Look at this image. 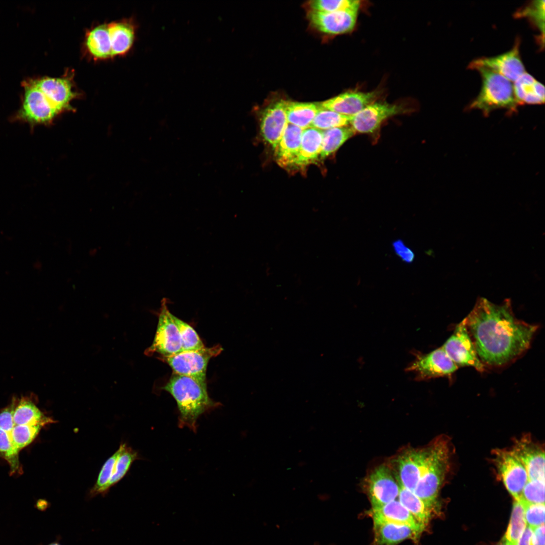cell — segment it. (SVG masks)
<instances>
[{"label": "cell", "mask_w": 545, "mask_h": 545, "mask_svg": "<svg viewBox=\"0 0 545 545\" xmlns=\"http://www.w3.org/2000/svg\"><path fill=\"white\" fill-rule=\"evenodd\" d=\"M322 139L321 130L311 127L303 130L300 147L295 167H306L315 162L320 157Z\"/></svg>", "instance_id": "24"}, {"label": "cell", "mask_w": 545, "mask_h": 545, "mask_svg": "<svg viewBox=\"0 0 545 545\" xmlns=\"http://www.w3.org/2000/svg\"><path fill=\"white\" fill-rule=\"evenodd\" d=\"M526 526L523 505L514 500L509 525L502 541L507 545H517Z\"/></svg>", "instance_id": "31"}, {"label": "cell", "mask_w": 545, "mask_h": 545, "mask_svg": "<svg viewBox=\"0 0 545 545\" xmlns=\"http://www.w3.org/2000/svg\"><path fill=\"white\" fill-rule=\"evenodd\" d=\"M397 499L425 530L430 520L433 507L427 504L413 492L401 485Z\"/></svg>", "instance_id": "25"}, {"label": "cell", "mask_w": 545, "mask_h": 545, "mask_svg": "<svg viewBox=\"0 0 545 545\" xmlns=\"http://www.w3.org/2000/svg\"><path fill=\"white\" fill-rule=\"evenodd\" d=\"M286 101H277L263 112L260 130L264 139L275 149L288 125Z\"/></svg>", "instance_id": "17"}, {"label": "cell", "mask_w": 545, "mask_h": 545, "mask_svg": "<svg viewBox=\"0 0 545 545\" xmlns=\"http://www.w3.org/2000/svg\"><path fill=\"white\" fill-rule=\"evenodd\" d=\"M375 92L350 91L340 94L321 102V107L342 115L353 117L374 102Z\"/></svg>", "instance_id": "18"}, {"label": "cell", "mask_w": 545, "mask_h": 545, "mask_svg": "<svg viewBox=\"0 0 545 545\" xmlns=\"http://www.w3.org/2000/svg\"><path fill=\"white\" fill-rule=\"evenodd\" d=\"M531 545H544V524L533 529Z\"/></svg>", "instance_id": "43"}, {"label": "cell", "mask_w": 545, "mask_h": 545, "mask_svg": "<svg viewBox=\"0 0 545 545\" xmlns=\"http://www.w3.org/2000/svg\"><path fill=\"white\" fill-rule=\"evenodd\" d=\"M137 453L126 444L118 458L113 469V474L106 486L107 491L121 480L128 471L132 463L137 459Z\"/></svg>", "instance_id": "34"}, {"label": "cell", "mask_w": 545, "mask_h": 545, "mask_svg": "<svg viewBox=\"0 0 545 545\" xmlns=\"http://www.w3.org/2000/svg\"><path fill=\"white\" fill-rule=\"evenodd\" d=\"M482 79L480 91L468 108L481 111L487 116L497 109L505 108L510 113L516 112L519 105L516 99L513 83L490 69L477 67Z\"/></svg>", "instance_id": "4"}, {"label": "cell", "mask_w": 545, "mask_h": 545, "mask_svg": "<svg viewBox=\"0 0 545 545\" xmlns=\"http://www.w3.org/2000/svg\"><path fill=\"white\" fill-rule=\"evenodd\" d=\"M366 514L373 522L408 525L420 535L424 530L398 499L377 508H371Z\"/></svg>", "instance_id": "20"}, {"label": "cell", "mask_w": 545, "mask_h": 545, "mask_svg": "<svg viewBox=\"0 0 545 545\" xmlns=\"http://www.w3.org/2000/svg\"><path fill=\"white\" fill-rule=\"evenodd\" d=\"M24 99L20 117L33 123H45L51 121L59 113L50 103L33 80L24 81Z\"/></svg>", "instance_id": "14"}, {"label": "cell", "mask_w": 545, "mask_h": 545, "mask_svg": "<svg viewBox=\"0 0 545 545\" xmlns=\"http://www.w3.org/2000/svg\"><path fill=\"white\" fill-rule=\"evenodd\" d=\"M533 529L527 526L521 536L518 540L517 545H531V538Z\"/></svg>", "instance_id": "44"}, {"label": "cell", "mask_w": 545, "mask_h": 545, "mask_svg": "<svg viewBox=\"0 0 545 545\" xmlns=\"http://www.w3.org/2000/svg\"><path fill=\"white\" fill-rule=\"evenodd\" d=\"M358 12H323L311 10L308 16L313 25L320 31L330 34H339L349 32L354 29Z\"/></svg>", "instance_id": "16"}, {"label": "cell", "mask_w": 545, "mask_h": 545, "mask_svg": "<svg viewBox=\"0 0 545 545\" xmlns=\"http://www.w3.org/2000/svg\"><path fill=\"white\" fill-rule=\"evenodd\" d=\"M48 545H62V544L60 543L59 541H54L53 542H51V543H49Z\"/></svg>", "instance_id": "45"}, {"label": "cell", "mask_w": 545, "mask_h": 545, "mask_svg": "<svg viewBox=\"0 0 545 545\" xmlns=\"http://www.w3.org/2000/svg\"><path fill=\"white\" fill-rule=\"evenodd\" d=\"M520 40H516L513 48L508 51L492 57H482L472 61L468 68L475 69L484 67L504 76L513 83L525 72L519 52Z\"/></svg>", "instance_id": "13"}, {"label": "cell", "mask_w": 545, "mask_h": 545, "mask_svg": "<svg viewBox=\"0 0 545 545\" xmlns=\"http://www.w3.org/2000/svg\"><path fill=\"white\" fill-rule=\"evenodd\" d=\"M544 480L528 479L518 500L524 503L544 504Z\"/></svg>", "instance_id": "39"}, {"label": "cell", "mask_w": 545, "mask_h": 545, "mask_svg": "<svg viewBox=\"0 0 545 545\" xmlns=\"http://www.w3.org/2000/svg\"><path fill=\"white\" fill-rule=\"evenodd\" d=\"M458 367L450 359L442 347L428 353L415 354V359L406 370L421 380L451 375Z\"/></svg>", "instance_id": "10"}, {"label": "cell", "mask_w": 545, "mask_h": 545, "mask_svg": "<svg viewBox=\"0 0 545 545\" xmlns=\"http://www.w3.org/2000/svg\"><path fill=\"white\" fill-rule=\"evenodd\" d=\"M363 485L372 508L397 499L400 489V485L388 464L373 469L364 478Z\"/></svg>", "instance_id": "7"}, {"label": "cell", "mask_w": 545, "mask_h": 545, "mask_svg": "<svg viewBox=\"0 0 545 545\" xmlns=\"http://www.w3.org/2000/svg\"><path fill=\"white\" fill-rule=\"evenodd\" d=\"M355 134L350 125L323 131L320 157L325 158L336 151Z\"/></svg>", "instance_id": "29"}, {"label": "cell", "mask_w": 545, "mask_h": 545, "mask_svg": "<svg viewBox=\"0 0 545 545\" xmlns=\"http://www.w3.org/2000/svg\"><path fill=\"white\" fill-rule=\"evenodd\" d=\"M497 545H507V544L502 541L501 543H500V544H497Z\"/></svg>", "instance_id": "46"}, {"label": "cell", "mask_w": 545, "mask_h": 545, "mask_svg": "<svg viewBox=\"0 0 545 545\" xmlns=\"http://www.w3.org/2000/svg\"><path fill=\"white\" fill-rule=\"evenodd\" d=\"M517 17L527 18L541 33L544 40V1H534L520 9L515 14Z\"/></svg>", "instance_id": "35"}, {"label": "cell", "mask_w": 545, "mask_h": 545, "mask_svg": "<svg viewBox=\"0 0 545 545\" xmlns=\"http://www.w3.org/2000/svg\"><path fill=\"white\" fill-rule=\"evenodd\" d=\"M303 129L288 124L283 135L274 149L276 160L284 168L294 167L300 147Z\"/></svg>", "instance_id": "22"}, {"label": "cell", "mask_w": 545, "mask_h": 545, "mask_svg": "<svg viewBox=\"0 0 545 545\" xmlns=\"http://www.w3.org/2000/svg\"><path fill=\"white\" fill-rule=\"evenodd\" d=\"M429 445L428 458L413 493L433 507L450 469L451 451L450 441L445 436L437 438Z\"/></svg>", "instance_id": "3"}, {"label": "cell", "mask_w": 545, "mask_h": 545, "mask_svg": "<svg viewBox=\"0 0 545 545\" xmlns=\"http://www.w3.org/2000/svg\"><path fill=\"white\" fill-rule=\"evenodd\" d=\"M373 528L374 536L371 545H396L407 539L416 543L420 535L406 525L374 522Z\"/></svg>", "instance_id": "23"}, {"label": "cell", "mask_w": 545, "mask_h": 545, "mask_svg": "<svg viewBox=\"0 0 545 545\" xmlns=\"http://www.w3.org/2000/svg\"><path fill=\"white\" fill-rule=\"evenodd\" d=\"M407 112L401 104L373 102L351 117L350 126L357 133H373L387 119Z\"/></svg>", "instance_id": "12"}, {"label": "cell", "mask_w": 545, "mask_h": 545, "mask_svg": "<svg viewBox=\"0 0 545 545\" xmlns=\"http://www.w3.org/2000/svg\"><path fill=\"white\" fill-rule=\"evenodd\" d=\"M351 117L320 107L309 127L320 130H326L346 126L350 125Z\"/></svg>", "instance_id": "32"}, {"label": "cell", "mask_w": 545, "mask_h": 545, "mask_svg": "<svg viewBox=\"0 0 545 545\" xmlns=\"http://www.w3.org/2000/svg\"><path fill=\"white\" fill-rule=\"evenodd\" d=\"M360 5V1L357 0H317L310 4L312 10L323 12L358 11Z\"/></svg>", "instance_id": "37"}, {"label": "cell", "mask_w": 545, "mask_h": 545, "mask_svg": "<svg viewBox=\"0 0 545 545\" xmlns=\"http://www.w3.org/2000/svg\"><path fill=\"white\" fill-rule=\"evenodd\" d=\"M162 389L176 400L179 411V426L196 431L197 420L205 412L219 406L208 396L206 383L174 373Z\"/></svg>", "instance_id": "2"}, {"label": "cell", "mask_w": 545, "mask_h": 545, "mask_svg": "<svg viewBox=\"0 0 545 545\" xmlns=\"http://www.w3.org/2000/svg\"><path fill=\"white\" fill-rule=\"evenodd\" d=\"M125 445L126 444H121L115 453L105 462L98 474L95 483L89 491V498H92L98 495L104 496L108 493L106 486L113 474L115 464Z\"/></svg>", "instance_id": "33"}, {"label": "cell", "mask_w": 545, "mask_h": 545, "mask_svg": "<svg viewBox=\"0 0 545 545\" xmlns=\"http://www.w3.org/2000/svg\"><path fill=\"white\" fill-rule=\"evenodd\" d=\"M520 502L524 506L527 526L533 529L544 524V504H529Z\"/></svg>", "instance_id": "40"}, {"label": "cell", "mask_w": 545, "mask_h": 545, "mask_svg": "<svg viewBox=\"0 0 545 545\" xmlns=\"http://www.w3.org/2000/svg\"><path fill=\"white\" fill-rule=\"evenodd\" d=\"M173 317L180 333L181 351L197 350L204 347L199 336L192 327L174 315Z\"/></svg>", "instance_id": "36"}, {"label": "cell", "mask_w": 545, "mask_h": 545, "mask_svg": "<svg viewBox=\"0 0 545 545\" xmlns=\"http://www.w3.org/2000/svg\"><path fill=\"white\" fill-rule=\"evenodd\" d=\"M511 451L524 466L528 479L545 480L544 451L530 436L525 435L516 440Z\"/></svg>", "instance_id": "15"}, {"label": "cell", "mask_w": 545, "mask_h": 545, "mask_svg": "<svg viewBox=\"0 0 545 545\" xmlns=\"http://www.w3.org/2000/svg\"><path fill=\"white\" fill-rule=\"evenodd\" d=\"M168 299H162L155 337L152 345L146 351L148 355L157 353L159 356H169L182 350L180 333L173 319V314L168 309Z\"/></svg>", "instance_id": "8"}, {"label": "cell", "mask_w": 545, "mask_h": 545, "mask_svg": "<svg viewBox=\"0 0 545 545\" xmlns=\"http://www.w3.org/2000/svg\"><path fill=\"white\" fill-rule=\"evenodd\" d=\"M33 82L59 113L68 108L74 97L71 84L65 78L47 77Z\"/></svg>", "instance_id": "21"}, {"label": "cell", "mask_w": 545, "mask_h": 545, "mask_svg": "<svg viewBox=\"0 0 545 545\" xmlns=\"http://www.w3.org/2000/svg\"><path fill=\"white\" fill-rule=\"evenodd\" d=\"M429 444L422 448H406L388 464L402 486L413 492L427 463Z\"/></svg>", "instance_id": "6"}, {"label": "cell", "mask_w": 545, "mask_h": 545, "mask_svg": "<svg viewBox=\"0 0 545 545\" xmlns=\"http://www.w3.org/2000/svg\"><path fill=\"white\" fill-rule=\"evenodd\" d=\"M41 425H14L12 437L16 448L20 451L31 444L37 437Z\"/></svg>", "instance_id": "38"}, {"label": "cell", "mask_w": 545, "mask_h": 545, "mask_svg": "<svg viewBox=\"0 0 545 545\" xmlns=\"http://www.w3.org/2000/svg\"><path fill=\"white\" fill-rule=\"evenodd\" d=\"M13 418L14 425H44L53 420L44 415L28 399L23 398L15 406Z\"/></svg>", "instance_id": "26"}, {"label": "cell", "mask_w": 545, "mask_h": 545, "mask_svg": "<svg viewBox=\"0 0 545 545\" xmlns=\"http://www.w3.org/2000/svg\"><path fill=\"white\" fill-rule=\"evenodd\" d=\"M223 351L220 345L212 347L181 351L169 356L158 358L167 363L174 373L188 376L206 383V372L210 359L219 355Z\"/></svg>", "instance_id": "5"}, {"label": "cell", "mask_w": 545, "mask_h": 545, "mask_svg": "<svg viewBox=\"0 0 545 545\" xmlns=\"http://www.w3.org/2000/svg\"><path fill=\"white\" fill-rule=\"evenodd\" d=\"M494 454L495 464L506 488L518 500L528 480L524 466L511 450L496 449Z\"/></svg>", "instance_id": "11"}, {"label": "cell", "mask_w": 545, "mask_h": 545, "mask_svg": "<svg viewBox=\"0 0 545 545\" xmlns=\"http://www.w3.org/2000/svg\"><path fill=\"white\" fill-rule=\"evenodd\" d=\"M320 108L315 103L286 101L288 123L303 130L309 128Z\"/></svg>", "instance_id": "27"}, {"label": "cell", "mask_w": 545, "mask_h": 545, "mask_svg": "<svg viewBox=\"0 0 545 545\" xmlns=\"http://www.w3.org/2000/svg\"><path fill=\"white\" fill-rule=\"evenodd\" d=\"M535 81L532 75L525 72L513 82L514 94L519 105H523L525 96L532 91Z\"/></svg>", "instance_id": "41"}, {"label": "cell", "mask_w": 545, "mask_h": 545, "mask_svg": "<svg viewBox=\"0 0 545 545\" xmlns=\"http://www.w3.org/2000/svg\"><path fill=\"white\" fill-rule=\"evenodd\" d=\"M393 247L396 254L406 263H412L415 254L413 251L407 247L401 240H397L393 243Z\"/></svg>", "instance_id": "42"}, {"label": "cell", "mask_w": 545, "mask_h": 545, "mask_svg": "<svg viewBox=\"0 0 545 545\" xmlns=\"http://www.w3.org/2000/svg\"><path fill=\"white\" fill-rule=\"evenodd\" d=\"M477 356L485 366L501 367L523 354L538 328L516 318L509 302L480 299L465 317Z\"/></svg>", "instance_id": "1"}, {"label": "cell", "mask_w": 545, "mask_h": 545, "mask_svg": "<svg viewBox=\"0 0 545 545\" xmlns=\"http://www.w3.org/2000/svg\"><path fill=\"white\" fill-rule=\"evenodd\" d=\"M442 347L458 367L470 366L479 372L485 370V366L478 358L468 333L465 318L457 324L452 335Z\"/></svg>", "instance_id": "9"}, {"label": "cell", "mask_w": 545, "mask_h": 545, "mask_svg": "<svg viewBox=\"0 0 545 545\" xmlns=\"http://www.w3.org/2000/svg\"><path fill=\"white\" fill-rule=\"evenodd\" d=\"M112 56L126 52L132 45L134 38L133 26L125 23H113L108 25Z\"/></svg>", "instance_id": "28"}, {"label": "cell", "mask_w": 545, "mask_h": 545, "mask_svg": "<svg viewBox=\"0 0 545 545\" xmlns=\"http://www.w3.org/2000/svg\"><path fill=\"white\" fill-rule=\"evenodd\" d=\"M14 402L0 411V456L5 459L10 466L12 474L21 472L19 459V451L16 448L12 437L14 426L13 413Z\"/></svg>", "instance_id": "19"}, {"label": "cell", "mask_w": 545, "mask_h": 545, "mask_svg": "<svg viewBox=\"0 0 545 545\" xmlns=\"http://www.w3.org/2000/svg\"><path fill=\"white\" fill-rule=\"evenodd\" d=\"M86 45L95 57L106 58L112 56L108 26L101 25L92 30L87 37Z\"/></svg>", "instance_id": "30"}]
</instances>
